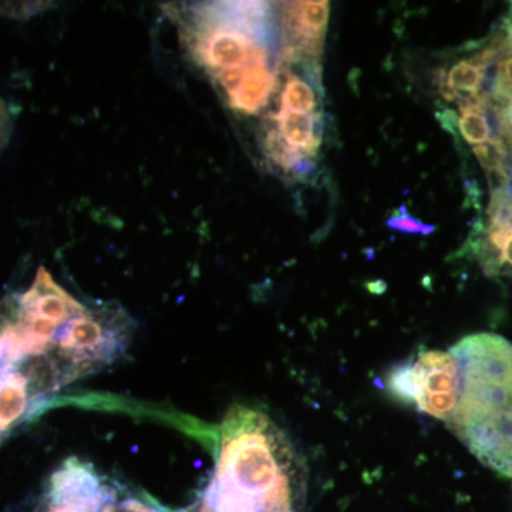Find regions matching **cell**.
Here are the masks:
<instances>
[{"mask_svg":"<svg viewBox=\"0 0 512 512\" xmlns=\"http://www.w3.org/2000/svg\"><path fill=\"white\" fill-rule=\"evenodd\" d=\"M303 497V464L284 431L261 410H229L214 473L192 512H301Z\"/></svg>","mask_w":512,"mask_h":512,"instance_id":"cell-1","label":"cell"},{"mask_svg":"<svg viewBox=\"0 0 512 512\" xmlns=\"http://www.w3.org/2000/svg\"><path fill=\"white\" fill-rule=\"evenodd\" d=\"M451 353L460 366L461 392L447 426L481 463L512 478V343L477 333Z\"/></svg>","mask_w":512,"mask_h":512,"instance_id":"cell-2","label":"cell"},{"mask_svg":"<svg viewBox=\"0 0 512 512\" xmlns=\"http://www.w3.org/2000/svg\"><path fill=\"white\" fill-rule=\"evenodd\" d=\"M184 40L198 66L227 97L255 74L272 69V15L268 3L228 2L192 6Z\"/></svg>","mask_w":512,"mask_h":512,"instance_id":"cell-3","label":"cell"},{"mask_svg":"<svg viewBox=\"0 0 512 512\" xmlns=\"http://www.w3.org/2000/svg\"><path fill=\"white\" fill-rule=\"evenodd\" d=\"M131 332L133 320L123 309L113 305L86 308L59 329L50 356L64 383L73 382L123 355Z\"/></svg>","mask_w":512,"mask_h":512,"instance_id":"cell-4","label":"cell"},{"mask_svg":"<svg viewBox=\"0 0 512 512\" xmlns=\"http://www.w3.org/2000/svg\"><path fill=\"white\" fill-rule=\"evenodd\" d=\"M384 387L399 402L447 423L460 400V366L451 350H420L389 370Z\"/></svg>","mask_w":512,"mask_h":512,"instance_id":"cell-5","label":"cell"},{"mask_svg":"<svg viewBox=\"0 0 512 512\" xmlns=\"http://www.w3.org/2000/svg\"><path fill=\"white\" fill-rule=\"evenodd\" d=\"M322 137L320 111L305 113L278 107L266 121L265 156L282 173L306 174L315 165Z\"/></svg>","mask_w":512,"mask_h":512,"instance_id":"cell-6","label":"cell"},{"mask_svg":"<svg viewBox=\"0 0 512 512\" xmlns=\"http://www.w3.org/2000/svg\"><path fill=\"white\" fill-rule=\"evenodd\" d=\"M116 494L92 464L72 457L49 478L33 512H101Z\"/></svg>","mask_w":512,"mask_h":512,"instance_id":"cell-7","label":"cell"},{"mask_svg":"<svg viewBox=\"0 0 512 512\" xmlns=\"http://www.w3.org/2000/svg\"><path fill=\"white\" fill-rule=\"evenodd\" d=\"M484 274L493 278L512 276V200L495 190L488 208V224L474 232L467 245Z\"/></svg>","mask_w":512,"mask_h":512,"instance_id":"cell-8","label":"cell"},{"mask_svg":"<svg viewBox=\"0 0 512 512\" xmlns=\"http://www.w3.org/2000/svg\"><path fill=\"white\" fill-rule=\"evenodd\" d=\"M285 60H318L328 32L329 2L284 5Z\"/></svg>","mask_w":512,"mask_h":512,"instance_id":"cell-9","label":"cell"},{"mask_svg":"<svg viewBox=\"0 0 512 512\" xmlns=\"http://www.w3.org/2000/svg\"><path fill=\"white\" fill-rule=\"evenodd\" d=\"M45 396L29 362L3 373L0 376V440L28 419Z\"/></svg>","mask_w":512,"mask_h":512,"instance_id":"cell-10","label":"cell"},{"mask_svg":"<svg viewBox=\"0 0 512 512\" xmlns=\"http://www.w3.org/2000/svg\"><path fill=\"white\" fill-rule=\"evenodd\" d=\"M498 49L483 50L468 59L458 60L441 77L440 89L444 99L461 101L480 96L481 86L487 77L488 67L493 64Z\"/></svg>","mask_w":512,"mask_h":512,"instance_id":"cell-11","label":"cell"},{"mask_svg":"<svg viewBox=\"0 0 512 512\" xmlns=\"http://www.w3.org/2000/svg\"><path fill=\"white\" fill-rule=\"evenodd\" d=\"M318 64V63H316ZM313 64L309 73L316 69ZM308 74L288 72L282 83L278 107L284 109L316 113L320 111L319 79L308 80Z\"/></svg>","mask_w":512,"mask_h":512,"instance_id":"cell-12","label":"cell"},{"mask_svg":"<svg viewBox=\"0 0 512 512\" xmlns=\"http://www.w3.org/2000/svg\"><path fill=\"white\" fill-rule=\"evenodd\" d=\"M487 97H473L458 103L460 106V116H458L457 126L461 136L468 144L473 147L483 146L491 137V127L487 119Z\"/></svg>","mask_w":512,"mask_h":512,"instance_id":"cell-13","label":"cell"},{"mask_svg":"<svg viewBox=\"0 0 512 512\" xmlns=\"http://www.w3.org/2000/svg\"><path fill=\"white\" fill-rule=\"evenodd\" d=\"M390 228L397 229V231L407 232V234H423L427 235L434 231L433 225L424 224L407 212V208L402 207L397 210L396 214L392 215L386 222Z\"/></svg>","mask_w":512,"mask_h":512,"instance_id":"cell-14","label":"cell"},{"mask_svg":"<svg viewBox=\"0 0 512 512\" xmlns=\"http://www.w3.org/2000/svg\"><path fill=\"white\" fill-rule=\"evenodd\" d=\"M493 92L497 99L512 100V55L501 62Z\"/></svg>","mask_w":512,"mask_h":512,"instance_id":"cell-15","label":"cell"},{"mask_svg":"<svg viewBox=\"0 0 512 512\" xmlns=\"http://www.w3.org/2000/svg\"><path fill=\"white\" fill-rule=\"evenodd\" d=\"M13 119L8 104L0 99V153L8 146L10 136H12Z\"/></svg>","mask_w":512,"mask_h":512,"instance_id":"cell-16","label":"cell"},{"mask_svg":"<svg viewBox=\"0 0 512 512\" xmlns=\"http://www.w3.org/2000/svg\"><path fill=\"white\" fill-rule=\"evenodd\" d=\"M501 123H503V134L510 138L512 143V100L505 109L501 110Z\"/></svg>","mask_w":512,"mask_h":512,"instance_id":"cell-17","label":"cell"}]
</instances>
